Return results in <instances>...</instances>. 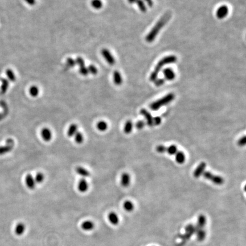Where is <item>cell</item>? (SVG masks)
<instances>
[{
    "label": "cell",
    "mask_w": 246,
    "mask_h": 246,
    "mask_svg": "<svg viewBox=\"0 0 246 246\" xmlns=\"http://www.w3.org/2000/svg\"><path fill=\"white\" fill-rule=\"evenodd\" d=\"M171 17V13L168 12L161 17V18L157 21L156 24L153 26L152 30L149 31V33L146 36L145 40L147 42L152 43L154 41L159 32L166 24V23L170 20Z\"/></svg>",
    "instance_id": "cell-1"
},
{
    "label": "cell",
    "mask_w": 246,
    "mask_h": 246,
    "mask_svg": "<svg viewBox=\"0 0 246 246\" xmlns=\"http://www.w3.org/2000/svg\"><path fill=\"white\" fill-rule=\"evenodd\" d=\"M177 58L175 55H169L164 57L160 60L157 64L155 68L154 71L151 73L149 76V81L150 82H154L158 78L159 72L161 70L162 68L169 64L174 63L177 62Z\"/></svg>",
    "instance_id": "cell-2"
},
{
    "label": "cell",
    "mask_w": 246,
    "mask_h": 246,
    "mask_svg": "<svg viewBox=\"0 0 246 246\" xmlns=\"http://www.w3.org/2000/svg\"><path fill=\"white\" fill-rule=\"evenodd\" d=\"M174 94L173 93H169L165 95L164 97H162L151 103L149 107L152 111H157L163 106L166 105L172 102L174 99Z\"/></svg>",
    "instance_id": "cell-3"
},
{
    "label": "cell",
    "mask_w": 246,
    "mask_h": 246,
    "mask_svg": "<svg viewBox=\"0 0 246 246\" xmlns=\"http://www.w3.org/2000/svg\"><path fill=\"white\" fill-rule=\"evenodd\" d=\"M203 176L205 177V179H208L209 181H211L213 183L218 185H222L224 183V179L222 177L213 174L211 172L208 171L204 172L203 173Z\"/></svg>",
    "instance_id": "cell-4"
},
{
    "label": "cell",
    "mask_w": 246,
    "mask_h": 246,
    "mask_svg": "<svg viewBox=\"0 0 246 246\" xmlns=\"http://www.w3.org/2000/svg\"><path fill=\"white\" fill-rule=\"evenodd\" d=\"M197 231H198V230H197V226H194L192 224L188 225L185 229V234L182 236L181 244L183 245L184 243H185L187 240H189L193 234H197Z\"/></svg>",
    "instance_id": "cell-5"
},
{
    "label": "cell",
    "mask_w": 246,
    "mask_h": 246,
    "mask_svg": "<svg viewBox=\"0 0 246 246\" xmlns=\"http://www.w3.org/2000/svg\"><path fill=\"white\" fill-rule=\"evenodd\" d=\"M102 55L106 60V62L110 65H114L115 64L116 60L113 56L112 55L111 52L109 50L107 49H103L102 50Z\"/></svg>",
    "instance_id": "cell-6"
},
{
    "label": "cell",
    "mask_w": 246,
    "mask_h": 246,
    "mask_svg": "<svg viewBox=\"0 0 246 246\" xmlns=\"http://www.w3.org/2000/svg\"><path fill=\"white\" fill-rule=\"evenodd\" d=\"M229 8L226 5L221 6L216 12V17L219 20L224 19L229 14Z\"/></svg>",
    "instance_id": "cell-7"
},
{
    "label": "cell",
    "mask_w": 246,
    "mask_h": 246,
    "mask_svg": "<svg viewBox=\"0 0 246 246\" xmlns=\"http://www.w3.org/2000/svg\"><path fill=\"white\" fill-rule=\"evenodd\" d=\"M165 79L168 81H173L176 78V74L171 68H165L163 71Z\"/></svg>",
    "instance_id": "cell-8"
},
{
    "label": "cell",
    "mask_w": 246,
    "mask_h": 246,
    "mask_svg": "<svg viewBox=\"0 0 246 246\" xmlns=\"http://www.w3.org/2000/svg\"><path fill=\"white\" fill-rule=\"evenodd\" d=\"M41 136L45 142H49L52 139V132L49 128H44L41 131Z\"/></svg>",
    "instance_id": "cell-9"
},
{
    "label": "cell",
    "mask_w": 246,
    "mask_h": 246,
    "mask_svg": "<svg viewBox=\"0 0 246 246\" xmlns=\"http://www.w3.org/2000/svg\"><path fill=\"white\" fill-rule=\"evenodd\" d=\"M140 114L142 115L147 120V123L149 127L153 126V118L147 110L142 109L140 111Z\"/></svg>",
    "instance_id": "cell-10"
},
{
    "label": "cell",
    "mask_w": 246,
    "mask_h": 246,
    "mask_svg": "<svg viewBox=\"0 0 246 246\" xmlns=\"http://www.w3.org/2000/svg\"><path fill=\"white\" fill-rule=\"evenodd\" d=\"M25 183L27 187L31 190H33L36 188V182L34 177L30 174H28L25 178Z\"/></svg>",
    "instance_id": "cell-11"
},
{
    "label": "cell",
    "mask_w": 246,
    "mask_h": 246,
    "mask_svg": "<svg viewBox=\"0 0 246 246\" xmlns=\"http://www.w3.org/2000/svg\"><path fill=\"white\" fill-rule=\"evenodd\" d=\"M206 167V164L204 162H202L199 164V165L197 167V168L194 171V173H193L194 177L199 178L205 172Z\"/></svg>",
    "instance_id": "cell-12"
},
{
    "label": "cell",
    "mask_w": 246,
    "mask_h": 246,
    "mask_svg": "<svg viewBox=\"0 0 246 246\" xmlns=\"http://www.w3.org/2000/svg\"><path fill=\"white\" fill-rule=\"evenodd\" d=\"M89 185L86 179H82L79 181L78 185V189L81 193H86L89 190Z\"/></svg>",
    "instance_id": "cell-13"
},
{
    "label": "cell",
    "mask_w": 246,
    "mask_h": 246,
    "mask_svg": "<svg viewBox=\"0 0 246 246\" xmlns=\"http://www.w3.org/2000/svg\"><path fill=\"white\" fill-rule=\"evenodd\" d=\"M75 171L78 174H79L83 178H87L90 176V172L87 169L82 166L76 167L75 169Z\"/></svg>",
    "instance_id": "cell-14"
},
{
    "label": "cell",
    "mask_w": 246,
    "mask_h": 246,
    "mask_svg": "<svg viewBox=\"0 0 246 246\" xmlns=\"http://www.w3.org/2000/svg\"><path fill=\"white\" fill-rule=\"evenodd\" d=\"M131 183V177L127 173H124L121 177V184L123 187H128Z\"/></svg>",
    "instance_id": "cell-15"
},
{
    "label": "cell",
    "mask_w": 246,
    "mask_h": 246,
    "mask_svg": "<svg viewBox=\"0 0 246 246\" xmlns=\"http://www.w3.org/2000/svg\"><path fill=\"white\" fill-rule=\"evenodd\" d=\"M113 79L114 83L117 85L120 86L123 83V78L121 76V75L120 74L119 71H115L113 74Z\"/></svg>",
    "instance_id": "cell-16"
},
{
    "label": "cell",
    "mask_w": 246,
    "mask_h": 246,
    "mask_svg": "<svg viewBox=\"0 0 246 246\" xmlns=\"http://www.w3.org/2000/svg\"><path fill=\"white\" fill-rule=\"evenodd\" d=\"M82 229L85 231H91L94 229L95 224L91 221H86L82 224Z\"/></svg>",
    "instance_id": "cell-17"
},
{
    "label": "cell",
    "mask_w": 246,
    "mask_h": 246,
    "mask_svg": "<svg viewBox=\"0 0 246 246\" xmlns=\"http://www.w3.org/2000/svg\"><path fill=\"white\" fill-rule=\"evenodd\" d=\"M78 129V127L76 124H72L68 127L67 130V136L69 137H73L75 136V134L77 133Z\"/></svg>",
    "instance_id": "cell-18"
},
{
    "label": "cell",
    "mask_w": 246,
    "mask_h": 246,
    "mask_svg": "<svg viewBox=\"0 0 246 246\" xmlns=\"http://www.w3.org/2000/svg\"><path fill=\"white\" fill-rule=\"evenodd\" d=\"M108 220L110 222V223L112 224H113V225H117L118 223L119 222V217L118 216V215L114 212L110 213L108 214Z\"/></svg>",
    "instance_id": "cell-19"
},
{
    "label": "cell",
    "mask_w": 246,
    "mask_h": 246,
    "mask_svg": "<svg viewBox=\"0 0 246 246\" xmlns=\"http://www.w3.org/2000/svg\"><path fill=\"white\" fill-rule=\"evenodd\" d=\"M25 225L23 223H18L15 226V234L18 236L22 235L25 231Z\"/></svg>",
    "instance_id": "cell-20"
},
{
    "label": "cell",
    "mask_w": 246,
    "mask_h": 246,
    "mask_svg": "<svg viewBox=\"0 0 246 246\" xmlns=\"http://www.w3.org/2000/svg\"><path fill=\"white\" fill-rule=\"evenodd\" d=\"M176 161L177 163L179 164H183L185 161V155L184 154V152H181V151H178L176 153Z\"/></svg>",
    "instance_id": "cell-21"
},
{
    "label": "cell",
    "mask_w": 246,
    "mask_h": 246,
    "mask_svg": "<svg viewBox=\"0 0 246 246\" xmlns=\"http://www.w3.org/2000/svg\"><path fill=\"white\" fill-rule=\"evenodd\" d=\"M134 124L131 120H127L124 125V131L126 134H130L133 130Z\"/></svg>",
    "instance_id": "cell-22"
},
{
    "label": "cell",
    "mask_w": 246,
    "mask_h": 246,
    "mask_svg": "<svg viewBox=\"0 0 246 246\" xmlns=\"http://www.w3.org/2000/svg\"><path fill=\"white\" fill-rule=\"evenodd\" d=\"M97 127L99 131L104 132L107 130L108 126L106 121H105L104 120H101L97 123Z\"/></svg>",
    "instance_id": "cell-23"
},
{
    "label": "cell",
    "mask_w": 246,
    "mask_h": 246,
    "mask_svg": "<svg viewBox=\"0 0 246 246\" xmlns=\"http://www.w3.org/2000/svg\"><path fill=\"white\" fill-rule=\"evenodd\" d=\"M75 141V142L78 144H81L84 141V135L82 132L78 131L77 133L75 134L74 136Z\"/></svg>",
    "instance_id": "cell-24"
},
{
    "label": "cell",
    "mask_w": 246,
    "mask_h": 246,
    "mask_svg": "<svg viewBox=\"0 0 246 246\" xmlns=\"http://www.w3.org/2000/svg\"><path fill=\"white\" fill-rule=\"evenodd\" d=\"M136 3L138 8H139L140 10L142 12L145 13V12H147V6H146L144 0H136Z\"/></svg>",
    "instance_id": "cell-25"
},
{
    "label": "cell",
    "mask_w": 246,
    "mask_h": 246,
    "mask_svg": "<svg viewBox=\"0 0 246 246\" xmlns=\"http://www.w3.org/2000/svg\"><path fill=\"white\" fill-rule=\"evenodd\" d=\"M91 5L95 9H100L103 7V4L102 0H92Z\"/></svg>",
    "instance_id": "cell-26"
},
{
    "label": "cell",
    "mask_w": 246,
    "mask_h": 246,
    "mask_svg": "<svg viewBox=\"0 0 246 246\" xmlns=\"http://www.w3.org/2000/svg\"><path fill=\"white\" fill-rule=\"evenodd\" d=\"M29 93L32 97H37L38 95L39 94V90L37 86H33L29 89Z\"/></svg>",
    "instance_id": "cell-27"
},
{
    "label": "cell",
    "mask_w": 246,
    "mask_h": 246,
    "mask_svg": "<svg viewBox=\"0 0 246 246\" xmlns=\"http://www.w3.org/2000/svg\"><path fill=\"white\" fill-rule=\"evenodd\" d=\"M123 206H124V209L128 212H131L133 211V210L134 209V203L132 202L129 201L125 202Z\"/></svg>",
    "instance_id": "cell-28"
},
{
    "label": "cell",
    "mask_w": 246,
    "mask_h": 246,
    "mask_svg": "<svg viewBox=\"0 0 246 246\" xmlns=\"http://www.w3.org/2000/svg\"><path fill=\"white\" fill-rule=\"evenodd\" d=\"M34 179H35L36 184H41L45 180V176L42 173L39 172L36 175Z\"/></svg>",
    "instance_id": "cell-29"
},
{
    "label": "cell",
    "mask_w": 246,
    "mask_h": 246,
    "mask_svg": "<svg viewBox=\"0 0 246 246\" xmlns=\"http://www.w3.org/2000/svg\"><path fill=\"white\" fill-rule=\"evenodd\" d=\"M166 152L170 155H175L177 152V148L175 145H171L169 147L166 148Z\"/></svg>",
    "instance_id": "cell-30"
},
{
    "label": "cell",
    "mask_w": 246,
    "mask_h": 246,
    "mask_svg": "<svg viewBox=\"0 0 246 246\" xmlns=\"http://www.w3.org/2000/svg\"><path fill=\"white\" fill-rule=\"evenodd\" d=\"M6 74H7V75L8 76V79L10 81H12V82L15 81V79H16L15 75V73L12 70H10V69L7 70V72H6Z\"/></svg>",
    "instance_id": "cell-31"
},
{
    "label": "cell",
    "mask_w": 246,
    "mask_h": 246,
    "mask_svg": "<svg viewBox=\"0 0 246 246\" xmlns=\"http://www.w3.org/2000/svg\"><path fill=\"white\" fill-rule=\"evenodd\" d=\"M206 235V231H205L203 229H202V230H200V231H198L197 233V239H198V240L202 241V240H203L205 238Z\"/></svg>",
    "instance_id": "cell-32"
},
{
    "label": "cell",
    "mask_w": 246,
    "mask_h": 246,
    "mask_svg": "<svg viewBox=\"0 0 246 246\" xmlns=\"http://www.w3.org/2000/svg\"><path fill=\"white\" fill-rule=\"evenodd\" d=\"M88 68L89 70V72L90 74L92 75H97L98 73V70L96 66H95L94 65H90Z\"/></svg>",
    "instance_id": "cell-33"
},
{
    "label": "cell",
    "mask_w": 246,
    "mask_h": 246,
    "mask_svg": "<svg viewBox=\"0 0 246 246\" xmlns=\"http://www.w3.org/2000/svg\"><path fill=\"white\" fill-rule=\"evenodd\" d=\"M75 60L76 65H78L79 66V67H82V66H85V62H84V60H83V59L82 58V57H79L76 58V60Z\"/></svg>",
    "instance_id": "cell-34"
},
{
    "label": "cell",
    "mask_w": 246,
    "mask_h": 246,
    "mask_svg": "<svg viewBox=\"0 0 246 246\" xmlns=\"http://www.w3.org/2000/svg\"><path fill=\"white\" fill-rule=\"evenodd\" d=\"M79 72H80L81 74L83 75V76H86V75H87L89 74L88 68L86 67L85 66L79 68Z\"/></svg>",
    "instance_id": "cell-35"
},
{
    "label": "cell",
    "mask_w": 246,
    "mask_h": 246,
    "mask_svg": "<svg viewBox=\"0 0 246 246\" xmlns=\"http://www.w3.org/2000/svg\"><path fill=\"white\" fill-rule=\"evenodd\" d=\"M165 82V80L163 78H160V79H157L154 82L155 86L157 87H160L163 85H164Z\"/></svg>",
    "instance_id": "cell-36"
},
{
    "label": "cell",
    "mask_w": 246,
    "mask_h": 246,
    "mask_svg": "<svg viewBox=\"0 0 246 246\" xmlns=\"http://www.w3.org/2000/svg\"><path fill=\"white\" fill-rule=\"evenodd\" d=\"M145 123L143 120H140L136 123L135 127L138 129H142L145 127Z\"/></svg>",
    "instance_id": "cell-37"
},
{
    "label": "cell",
    "mask_w": 246,
    "mask_h": 246,
    "mask_svg": "<svg viewBox=\"0 0 246 246\" xmlns=\"http://www.w3.org/2000/svg\"><path fill=\"white\" fill-rule=\"evenodd\" d=\"M66 63L67 65L70 67H74L76 65L75 60L72 58H68L66 60Z\"/></svg>",
    "instance_id": "cell-38"
},
{
    "label": "cell",
    "mask_w": 246,
    "mask_h": 246,
    "mask_svg": "<svg viewBox=\"0 0 246 246\" xmlns=\"http://www.w3.org/2000/svg\"><path fill=\"white\" fill-rule=\"evenodd\" d=\"M156 150L158 153H163L164 152H166V147H165L164 145H160L157 147Z\"/></svg>",
    "instance_id": "cell-39"
},
{
    "label": "cell",
    "mask_w": 246,
    "mask_h": 246,
    "mask_svg": "<svg viewBox=\"0 0 246 246\" xmlns=\"http://www.w3.org/2000/svg\"><path fill=\"white\" fill-rule=\"evenodd\" d=\"M161 118L159 116L153 118V126H159L161 123Z\"/></svg>",
    "instance_id": "cell-40"
},
{
    "label": "cell",
    "mask_w": 246,
    "mask_h": 246,
    "mask_svg": "<svg viewBox=\"0 0 246 246\" xmlns=\"http://www.w3.org/2000/svg\"><path fill=\"white\" fill-rule=\"evenodd\" d=\"M246 136H243L241 137L238 141V145L240 147H243L246 145Z\"/></svg>",
    "instance_id": "cell-41"
},
{
    "label": "cell",
    "mask_w": 246,
    "mask_h": 246,
    "mask_svg": "<svg viewBox=\"0 0 246 246\" xmlns=\"http://www.w3.org/2000/svg\"><path fill=\"white\" fill-rule=\"evenodd\" d=\"M25 1L30 6H33L36 3V0H25Z\"/></svg>",
    "instance_id": "cell-42"
},
{
    "label": "cell",
    "mask_w": 246,
    "mask_h": 246,
    "mask_svg": "<svg viewBox=\"0 0 246 246\" xmlns=\"http://www.w3.org/2000/svg\"><path fill=\"white\" fill-rule=\"evenodd\" d=\"M144 1H145L147 4V5L149 6L150 8H152L153 5V0H144Z\"/></svg>",
    "instance_id": "cell-43"
},
{
    "label": "cell",
    "mask_w": 246,
    "mask_h": 246,
    "mask_svg": "<svg viewBox=\"0 0 246 246\" xmlns=\"http://www.w3.org/2000/svg\"><path fill=\"white\" fill-rule=\"evenodd\" d=\"M128 2H129V4H134V3H136V0H128Z\"/></svg>",
    "instance_id": "cell-44"
}]
</instances>
